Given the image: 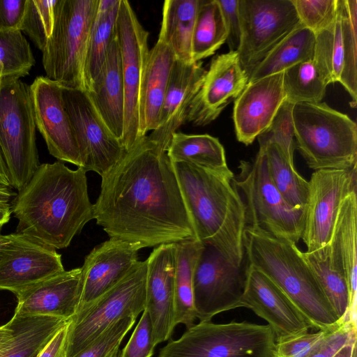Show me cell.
<instances>
[{"label":"cell","instance_id":"cell-1","mask_svg":"<svg viewBox=\"0 0 357 357\" xmlns=\"http://www.w3.org/2000/svg\"><path fill=\"white\" fill-rule=\"evenodd\" d=\"M93 219L139 250L197 240L167 155L147 135L102 177Z\"/></svg>","mask_w":357,"mask_h":357},{"label":"cell","instance_id":"cell-2","mask_svg":"<svg viewBox=\"0 0 357 357\" xmlns=\"http://www.w3.org/2000/svg\"><path fill=\"white\" fill-rule=\"evenodd\" d=\"M86 173L59 160L40 164L10 202L12 213L18 220L16 232L56 250L67 248L93 219Z\"/></svg>","mask_w":357,"mask_h":357},{"label":"cell","instance_id":"cell-3","mask_svg":"<svg viewBox=\"0 0 357 357\" xmlns=\"http://www.w3.org/2000/svg\"><path fill=\"white\" fill-rule=\"evenodd\" d=\"M196 238L234 265L245 259V211L228 167L207 169L172 162Z\"/></svg>","mask_w":357,"mask_h":357},{"label":"cell","instance_id":"cell-4","mask_svg":"<svg viewBox=\"0 0 357 357\" xmlns=\"http://www.w3.org/2000/svg\"><path fill=\"white\" fill-rule=\"evenodd\" d=\"M243 246L248 264L266 275L313 330L334 331L342 324L296 243L246 227Z\"/></svg>","mask_w":357,"mask_h":357},{"label":"cell","instance_id":"cell-5","mask_svg":"<svg viewBox=\"0 0 357 357\" xmlns=\"http://www.w3.org/2000/svg\"><path fill=\"white\" fill-rule=\"evenodd\" d=\"M296 146L307 166L351 169L357 165V126L326 102H301L293 108Z\"/></svg>","mask_w":357,"mask_h":357},{"label":"cell","instance_id":"cell-6","mask_svg":"<svg viewBox=\"0 0 357 357\" xmlns=\"http://www.w3.org/2000/svg\"><path fill=\"white\" fill-rule=\"evenodd\" d=\"M99 0H56L52 34L43 53L46 77L61 86L85 91L84 63Z\"/></svg>","mask_w":357,"mask_h":357},{"label":"cell","instance_id":"cell-7","mask_svg":"<svg viewBox=\"0 0 357 357\" xmlns=\"http://www.w3.org/2000/svg\"><path fill=\"white\" fill-rule=\"evenodd\" d=\"M234 183L245 211L246 227L297 243L301 238L305 208L291 207L272 183L264 152L241 160Z\"/></svg>","mask_w":357,"mask_h":357},{"label":"cell","instance_id":"cell-8","mask_svg":"<svg viewBox=\"0 0 357 357\" xmlns=\"http://www.w3.org/2000/svg\"><path fill=\"white\" fill-rule=\"evenodd\" d=\"M275 342L268 324L199 321L161 348L158 357H273Z\"/></svg>","mask_w":357,"mask_h":357},{"label":"cell","instance_id":"cell-9","mask_svg":"<svg viewBox=\"0 0 357 357\" xmlns=\"http://www.w3.org/2000/svg\"><path fill=\"white\" fill-rule=\"evenodd\" d=\"M36 130L29 86L20 79L0 81V150L17 192L40 165Z\"/></svg>","mask_w":357,"mask_h":357},{"label":"cell","instance_id":"cell-10","mask_svg":"<svg viewBox=\"0 0 357 357\" xmlns=\"http://www.w3.org/2000/svg\"><path fill=\"white\" fill-rule=\"evenodd\" d=\"M146 261H138L118 284L69 321L66 357L77 354L96 340L111 325L127 315L136 317L146 306Z\"/></svg>","mask_w":357,"mask_h":357},{"label":"cell","instance_id":"cell-11","mask_svg":"<svg viewBox=\"0 0 357 357\" xmlns=\"http://www.w3.org/2000/svg\"><path fill=\"white\" fill-rule=\"evenodd\" d=\"M241 39L236 51L248 78L284 37L301 24L292 0H238Z\"/></svg>","mask_w":357,"mask_h":357},{"label":"cell","instance_id":"cell-12","mask_svg":"<svg viewBox=\"0 0 357 357\" xmlns=\"http://www.w3.org/2000/svg\"><path fill=\"white\" fill-rule=\"evenodd\" d=\"M116 38L121 59L125 98L121 143L127 151L144 137L141 131L140 98L149 52V32L140 24L127 0H121Z\"/></svg>","mask_w":357,"mask_h":357},{"label":"cell","instance_id":"cell-13","mask_svg":"<svg viewBox=\"0 0 357 357\" xmlns=\"http://www.w3.org/2000/svg\"><path fill=\"white\" fill-rule=\"evenodd\" d=\"M61 87L81 167L102 177L123 158L126 151L101 119L86 91Z\"/></svg>","mask_w":357,"mask_h":357},{"label":"cell","instance_id":"cell-14","mask_svg":"<svg viewBox=\"0 0 357 357\" xmlns=\"http://www.w3.org/2000/svg\"><path fill=\"white\" fill-rule=\"evenodd\" d=\"M241 267L231 264L215 248L204 245L193 278L194 305L199 321L244 307L245 268Z\"/></svg>","mask_w":357,"mask_h":357},{"label":"cell","instance_id":"cell-15","mask_svg":"<svg viewBox=\"0 0 357 357\" xmlns=\"http://www.w3.org/2000/svg\"><path fill=\"white\" fill-rule=\"evenodd\" d=\"M356 168L314 171L309 183L301 238L307 251L327 245L343 199L356 190Z\"/></svg>","mask_w":357,"mask_h":357},{"label":"cell","instance_id":"cell-16","mask_svg":"<svg viewBox=\"0 0 357 357\" xmlns=\"http://www.w3.org/2000/svg\"><path fill=\"white\" fill-rule=\"evenodd\" d=\"M65 269L55 248L28 235H3L0 246V290L15 295Z\"/></svg>","mask_w":357,"mask_h":357},{"label":"cell","instance_id":"cell-17","mask_svg":"<svg viewBox=\"0 0 357 357\" xmlns=\"http://www.w3.org/2000/svg\"><path fill=\"white\" fill-rule=\"evenodd\" d=\"M29 93L36 128L43 137L50 154L59 161L81 167L61 86L46 76H38L29 86Z\"/></svg>","mask_w":357,"mask_h":357},{"label":"cell","instance_id":"cell-18","mask_svg":"<svg viewBox=\"0 0 357 357\" xmlns=\"http://www.w3.org/2000/svg\"><path fill=\"white\" fill-rule=\"evenodd\" d=\"M248 82L236 52L217 55L191 102L186 121L199 126L210 123L238 97Z\"/></svg>","mask_w":357,"mask_h":357},{"label":"cell","instance_id":"cell-19","mask_svg":"<svg viewBox=\"0 0 357 357\" xmlns=\"http://www.w3.org/2000/svg\"><path fill=\"white\" fill-rule=\"evenodd\" d=\"M244 307L264 319L279 341L312 328L284 294L262 272L247 264Z\"/></svg>","mask_w":357,"mask_h":357},{"label":"cell","instance_id":"cell-20","mask_svg":"<svg viewBox=\"0 0 357 357\" xmlns=\"http://www.w3.org/2000/svg\"><path fill=\"white\" fill-rule=\"evenodd\" d=\"M146 306L155 346L169 339L174 324L175 245L157 246L146 259Z\"/></svg>","mask_w":357,"mask_h":357},{"label":"cell","instance_id":"cell-21","mask_svg":"<svg viewBox=\"0 0 357 357\" xmlns=\"http://www.w3.org/2000/svg\"><path fill=\"white\" fill-rule=\"evenodd\" d=\"M285 99L283 72L248 82L233 108L238 141L251 144L269 126Z\"/></svg>","mask_w":357,"mask_h":357},{"label":"cell","instance_id":"cell-22","mask_svg":"<svg viewBox=\"0 0 357 357\" xmlns=\"http://www.w3.org/2000/svg\"><path fill=\"white\" fill-rule=\"evenodd\" d=\"M82 292V268L65 270L16 294L14 314L70 321L79 310Z\"/></svg>","mask_w":357,"mask_h":357},{"label":"cell","instance_id":"cell-23","mask_svg":"<svg viewBox=\"0 0 357 357\" xmlns=\"http://www.w3.org/2000/svg\"><path fill=\"white\" fill-rule=\"evenodd\" d=\"M139 250L135 245L114 238L95 247L81 267L82 292L79 310L123 280L139 261Z\"/></svg>","mask_w":357,"mask_h":357},{"label":"cell","instance_id":"cell-24","mask_svg":"<svg viewBox=\"0 0 357 357\" xmlns=\"http://www.w3.org/2000/svg\"><path fill=\"white\" fill-rule=\"evenodd\" d=\"M206 70L202 61L185 63L176 59L157 128L149 138L167 149L172 135L187 119L190 106L199 91Z\"/></svg>","mask_w":357,"mask_h":357},{"label":"cell","instance_id":"cell-25","mask_svg":"<svg viewBox=\"0 0 357 357\" xmlns=\"http://www.w3.org/2000/svg\"><path fill=\"white\" fill-rule=\"evenodd\" d=\"M86 92L101 119L121 142L124 130L125 98L116 35L109 47L101 70Z\"/></svg>","mask_w":357,"mask_h":357},{"label":"cell","instance_id":"cell-26","mask_svg":"<svg viewBox=\"0 0 357 357\" xmlns=\"http://www.w3.org/2000/svg\"><path fill=\"white\" fill-rule=\"evenodd\" d=\"M334 83L329 49L316 43L313 57L283 72L286 99L294 103L319 102L328 84Z\"/></svg>","mask_w":357,"mask_h":357},{"label":"cell","instance_id":"cell-27","mask_svg":"<svg viewBox=\"0 0 357 357\" xmlns=\"http://www.w3.org/2000/svg\"><path fill=\"white\" fill-rule=\"evenodd\" d=\"M175 60L172 50L159 40L149 50L140 98L141 131L144 137L158 126Z\"/></svg>","mask_w":357,"mask_h":357},{"label":"cell","instance_id":"cell-28","mask_svg":"<svg viewBox=\"0 0 357 357\" xmlns=\"http://www.w3.org/2000/svg\"><path fill=\"white\" fill-rule=\"evenodd\" d=\"M357 196L349 194L340 207L331 238L328 243L333 258L342 267L349 285V317L356 320L357 292Z\"/></svg>","mask_w":357,"mask_h":357},{"label":"cell","instance_id":"cell-29","mask_svg":"<svg viewBox=\"0 0 357 357\" xmlns=\"http://www.w3.org/2000/svg\"><path fill=\"white\" fill-rule=\"evenodd\" d=\"M69 321L49 316H18L10 322V337L0 344V357H37Z\"/></svg>","mask_w":357,"mask_h":357},{"label":"cell","instance_id":"cell-30","mask_svg":"<svg viewBox=\"0 0 357 357\" xmlns=\"http://www.w3.org/2000/svg\"><path fill=\"white\" fill-rule=\"evenodd\" d=\"M174 324L192 326L197 319L193 294L195 269L204 245L198 240L175 243Z\"/></svg>","mask_w":357,"mask_h":357},{"label":"cell","instance_id":"cell-31","mask_svg":"<svg viewBox=\"0 0 357 357\" xmlns=\"http://www.w3.org/2000/svg\"><path fill=\"white\" fill-rule=\"evenodd\" d=\"M199 0H166L163 3L158 36L176 59L192 63V38Z\"/></svg>","mask_w":357,"mask_h":357},{"label":"cell","instance_id":"cell-32","mask_svg":"<svg viewBox=\"0 0 357 357\" xmlns=\"http://www.w3.org/2000/svg\"><path fill=\"white\" fill-rule=\"evenodd\" d=\"M121 0H99L87 44L84 63V82L88 91L101 70L109 47L116 35Z\"/></svg>","mask_w":357,"mask_h":357},{"label":"cell","instance_id":"cell-33","mask_svg":"<svg viewBox=\"0 0 357 357\" xmlns=\"http://www.w3.org/2000/svg\"><path fill=\"white\" fill-rule=\"evenodd\" d=\"M303 255L340 321L351 320L347 279L342 267L332 256L329 245L313 251L303 252Z\"/></svg>","mask_w":357,"mask_h":357},{"label":"cell","instance_id":"cell-34","mask_svg":"<svg viewBox=\"0 0 357 357\" xmlns=\"http://www.w3.org/2000/svg\"><path fill=\"white\" fill-rule=\"evenodd\" d=\"M315 43L316 35L301 24L275 45L255 67L248 82L284 72L310 59L314 55Z\"/></svg>","mask_w":357,"mask_h":357},{"label":"cell","instance_id":"cell-35","mask_svg":"<svg viewBox=\"0 0 357 357\" xmlns=\"http://www.w3.org/2000/svg\"><path fill=\"white\" fill-rule=\"evenodd\" d=\"M259 149L265 155L269 177L284 199L291 207L305 208L309 183L296 171L294 157L275 143L259 146Z\"/></svg>","mask_w":357,"mask_h":357},{"label":"cell","instance_id":"cell-36","mask_svg":"<svg viewBox=\"0 0 357 357\" xmlns=\"http://www.w3.org/2000/svg\"><path fill=\"white\" fill-rule=\"evenodd\" d=\"M172 162H181L207 169L227 167L225 151L218 138L207 134L174 132L167 149Z\"/></svg>","mask_w":357,"mask_h":357},{"label":"cell","instance_id":"cell-37","mask_svg":"<svg viewBox=\"0 0 357 357\" xmlns=\"http://www.w3.org/2000/svg\"><path fill=\"white\" fill-rule=\"evenodd\" d=\"M227 38V27L217 0H199L192 38V62L213 55Z\"/></svg>","mask_w":357,"mask_h":357},{"label":"cell","instance_id":"cell-38","mask_svg":"<svg viewBox=\"0 0 357 357\" xmlns=\"http://www.w3.org/2000/svg\"><path fill=\"white\" fill-rule=\"evenodd\" d=\"M343 40V67L339 82L351 98L350 105L357 102V1L337 0Z\"/></svg>","mask_w":357,"mask_h":357},{"label":"cell","instance_id":"cell-39","mask_svg":"<svg viewBox=\"0 0 357 357\" xmlns=\"http://www.w3.org/2000/svg\"><path fill=\"white\" fill-rule=\"evenodd\" d=\"M30 45L20 30L0 31V81L20 79L35 65Z\"/></svg>","mask_w":357,"mask_h":357},{"label":"cell","instance_id":"cell-40","mask_svg":"<svg viewBox=\"0 0 357 357\" xmlns=\"http://www.w3.org/2000/svg\"><path fill=\"white\" fill-rule=\"evenodd\" d=\"M56 0H27L20 27L43 52L52 34Z\"/></svg>","mask_w":357,"mask_h":357},{"label":"cell","instance_id":"cell-41","mask_svg":"<svg viewBox=\"0 0 357 357\" xmlns=\"http://www.w3.org/2000/svg\"><path fill=\"white\" fill-rule=\"evenodd\" d=\"M294 105V103L287 99L283 101L269 126L257 137L259 146L275 143L287 155L294 157L295 148Z\"/></svg>","mask_w":357,"mask_h":357},{"label":"cell","instance_id":"cell-42","mask_svg":"<svg viewBox=\"0 0 357 357\" xmlns=\"http://www.w3.org/2000/svg\"><path fill=\"white\" fill-rule=\"evenodd\" d=\"M136 318L132 314L122 317L74 357H116L119 347Z\"/></svg>","mask_w":357,"mask_h":357},{"label":"cell","instance_id":"cell-43","mask_svg":"<svg viewBox=\"0 0 357 357\" xmlns=\"http://www.w3.org/2000/svg\"><path fill=\"white\" fill-rule=\"evenodd\" d=\"M301 24L315 35L335 22L337 0H292Z\"/></svg>","mask_w":357,"mask_h":357},{"label":"cell","instance_id":"cell-44","mask_svg":"<svg viewBox=\"0 0 357 357\" xmlns=\"http://www.w3.org/2000/svg\"><path fill=\"white\" fill-rule=\"evenodd\" d=\"M335 330L307 331L276 341L273 357H307Z\"/></svg>","mask_w":357,"mask_h":357},{"label":"cell","instance_id":"cell-45","mask_svg":"<svg viewBox=\"0 0 357 357\" xmlns=\"http://www.w3.org/2000/svg\"><path fill=\"white\" fill-rule=\"evenodd\" d=\"M155 344L148 312L144 310L128 342L118 357H151Z\"/></svg>","mask_w":357,"mask_h":357},{"label":"cell","instance_id":"cell-46","mask_svg":"<svg viewBox=\"0 0 357 357\" xmlns=\"http://www.w3.org/2000/svg\"><path fill=\"white\" fill-rule=\"evenodd\" d=\"M354 340H356V321H344L307 357H332Z\"/></svg>","mask_w":357,"mask_h":357},{"label":"cell","instance_id":"cell-47","mask_svg":"<svg viewBox=\"0 0 357 357\" xmlns=\"http://www.w3.org/2000/svg\"><path fill=\"white\" fill-rule=\"evenodd\" d=\"M227 31L226 43L229 52H236L241 39V22L238 0H217Z\"/></svg>","mask_w":357,"mask_h":357},{"label":"cell","instance_id":"cell-48","mask_svg":"<svg viewBox=\"0 0 357 357\" xmlns=\"http://www.w3.org/2000/svg\"><path fill=\"white\" fill-rule=\"evenodd\" d=\"M26 3L27 0H0V31L20 30Z\"/></svg>","mask_w":357,"mask_h":357},{"label":"cell","instance_id":"cell-49","mask_svg":"<svg viewBox=\"0 0 357 357\" xmlns=\"http://www.w3.org/2000/svg\"><path fill=\"white\" fill-rule=\"evenodd\" d=\"M343 40L342 23L337 10L334 24L333 36L331 45L332 75L333 82H339L343 67Z\"/></svg>","mask_w":357,"mask_h":357},{"label":"cell","instance_id":"cell-50","mask_svg":"<svg viewBox=\"0 0 357 357\" xmlns=\"http://www.w3.org/2000/svg\"><path fill=\"white\" fill-rule=\"evenodd\" d=\"M68 323L54 335L37 357H66Z\"/></svg>","mask_w":357,"mask_h":357},{"label":"cell","instance_id":"cell-51","mask_svg":"<svg viewBox=\"0 0 357 357\" xmlns=\"http://www.w3.org/2000/svg\"><path fill=\"white\" fill-rule=\"evenodd\" d=\"M356 340H354L342 347L332 357H353L356 349Z\"/></svg>","mask_w":357,"mask_h":357},{"label":"cell","instance_id":"cell-52","mask_svg":"<svg viewBox=\"0 0 357 357\" xmlns=\"http://www.w3.org/2000/svg\"><path fill=\"white\" fill-rule=\"evenodd\" d=\"M0 185L5 187H10V180L8 169L4 161L3 157L0 150Z\"/></svg>","mask_w":357,"mask_h":357},{"label":"cell","instance_id":"cell-53","mask_svg":"<svg viewBox=\"0 0 357 357\" xmlns=\"http://www.w3.org/2000/svg\"><path fill=\"white\" fill-rule=\"evenodd\" d=\"M11 214L10 203H0V226L9 221Z\"/></svg>","mask_w":357,"mask_h":357},{"label":"cell","instance_id":"cell-54","mask_svg":"<svg viewBox=\"0 0 357 357\" xmlns=\"http://www.w3.org/2000/svg\"><path fill=\"white\" fill-rule=\"evenodd\" d=\"M17 192L10 187L0 185V203H10Z\"/></svg>","mask_w":357,"mask_h":357},{"label":"cell","instance_id":"cell-55","mask_svg":"<svg viewBox=\"0 0 357 357\" xmlns=\"http://www.w3.org/2000/svg\"><path fill=\"white\" fill-rule=\"evenodd\" d=\"M12 326L10 322L0 326V344L8 340L12 334Z\"/></svg>","mask_w":357,"mask_h":357},{"label":"cell","instance_id":"cell-56","mask_svg":"<svg viewBox=\"0 0 357 357\" xmlns=\"http://www.w3.org/2000/svg\"><path fill=\"white\" fill-rule=\"evenodd\" d=\"M1 229H2V227L0 226V246L2 243V241H3V235L1 234Z\"/></svg>","mask_w":357,"mask_h":357},{"label":"cell","instance_id":"cell-57","mask_svg":"<svg viewBox=\"0 0 357 357\" xmlns=\"http://www.w3.org/2000/svg\"><path fill=\"white\" fill-rule=\"evenodd\" d=\"M353 357H357V351L354 352Z\"/></svg>","mask_w":357,"mask_h":357},{"label":"cell","instance_id":"cell-58","mask_svg":"<svg viewBox=\"0 0 357 357\" xmlns=\"http://www.w3.org/2000/svg\"><path fill=\"white\" fill-rule=\"evenodd\" d=\"M116 357H118V356Z\"/></svg>","mask_w":357,"mask_h":357}]
</instances>
